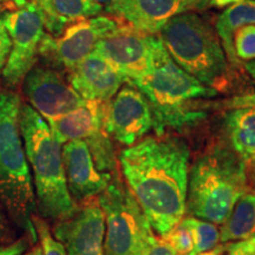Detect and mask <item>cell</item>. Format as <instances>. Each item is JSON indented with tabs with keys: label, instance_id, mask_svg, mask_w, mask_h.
<instances>
[{
	"label": "cell",
	"instance_id": "obj_7",
	"mask_svg": "<svg viewBox=\"0 0 255 255\" xmlns=\"http://www.w3.org/2000/svg\"><path fill=\"white\" fill-rule=\"evenodd\" d=\"M97 200L105 220L104 255H141L154 231L119 171Z\"/></svg>",
	"mask_w": 255,
	"mask_h": 255
},
{
	"label": "cell",
	"instance_id": "obj_24",
	"mask_svg": "<svg viewBox=\"0 0 255 255\" xmlns=\"http://www.w3.org/2000/svg\"><path fill=\"white\" fill-rule=\"evenodd\" d=\"M234 51L240 62L255 59V25H246L234 33Z\"/></svg>",
	"mask_w": 255,
	"mask_h": 255
},
{
	"label": "cell",
	"instance_id": "obj_34",
	"mask_svg": "<svg viewBox=\"0 0 255 255\" xmlns=\"http://www.w3.org/2000/svg\"><path fill=\"white\" fill-rule=\"evenodd\" d=\"M226 252V245H218L215 248L210 250L208 252H205V253H201L199 255H223Z\"/></svg>",
	"mask_w": 255,
	"mask_h": 255
},
{
	"label": "cell",
	"instance_id": "obj_20",
	"mask_svg": "<svg viewBox=\"0 0 255 255\" xmlns=\"http://www.w3.org/2000/svg\"><path fill=\"white\" fill-rule=\"evenodd\" d=\"M255 235V193L244 194L222 223L220 242L241 241Z\"/></svg>",
	"mask_w": 255,
	"mask_h": 255
},
{
	"label": "cell",
	"instance_id": "obj_27",
	"mask_svg": "<svg viewBox=\"0 0 255 255\" xmlns=\"http://www.w3.org/2000/svg\"><path fill=\"white\" fill-rule=\"evenodd\" d=\"M32 1L34 2V5L37 6L41 15H43L45 30H47L51 36H58L60 32L64 30L65 25L56 15L52 8V4H51V0H32Z\"/></svg>",
	"mask_w": 255,
	"mask_h": 255
},
{
	"label": "cell",
	"instance_id": "obj_16",
	"mask_svg": "<svg viewBox=\"0 0 255 255\" xmlns=\"http://www.w3.org/2000/svg\"><path fill=\"white\" fill-rule=\"evenodd\" d=\"M68 81L85 101L110 102L129 81L109 60L95 51L68 72Z\"/></svg>",
	"mask_w": 255,
	"mask_h": 255
},
{
	"label": "cell",
	"instance_id": "obj_3",
	"mask_svg": "<svg viewBox=\"0 0 255 255\" xmlns=\"http://www.w3.org/2000/svg\"><path fill=\"white\" fill-rule=\"evenodd\" d=\"M129 82L148 102L156 135L202 122L207 116L206 101L220 94L181 69L170 56L145 76Z\"/></svg>",
	"mask_w": 255,
	"mask_h": 255
},
{
	"label": "cell",
	"instance_id": "obj_14",
	"mask_svg": "<svg viewBox=\"0 0 255 255\" xmlns=\"http://www.w3.org/2000/svg\"><path fill=\"white\" fill-rule=\"evenodd\" d=\"M206 7L207 0H116L104 11L137 31L158 34L175 15Z\"/></svg>",
	"mask_w": 255,
	"mask_h": 255
},
{
	"label": "cell",
	"instance_id": "obj_18",
	"mask_svg": "<svg viewBox=\"0 0 255 255\" xmlns=\"http://www.w3.org/2000/svg\"><path fill=\"white\" fill-rule=\"evenodd\" d=\"M231 149L246 165L255 169V107L229 109L223 117Z\"/></svg>",
	"mask_w": 255,
	"mask_h": 255
},
{
	"label": "cell",
	"instance_id": "obj_33",
	"mask_svg": "<svg viewBox=\"0 0 255 255\" xmlns=\"http://www.w3.org/2000/svg\"><path fill=\"white\" fill-rule=\"evenodd\" d=\"M242 1V0H207L208 6H214V7H226V6L233 5L235 2Z\"/></svg>",
	"mask_w": 255,
	"mask_h": 255
},
{
	"label": "cell",
	"instance_id": "obj_10",
	"mask_svg": "<svg viewBox=\"0 0 255 255\" xmlns=\"http://www.w3.org/2000/svg\"><path fill=\"white\" fill-rule=\"evenodd\" d=\"M95 52L131 81L152 71L169 56L159 34H146L128 26L98 40Z\"/></svg>",
	"mask_w": 255,
	"mask_h": 255
},
{
	"label": "cell",
	"instance_id": "obj_12",
	"mask_svg": "<svg viewBox=\"0 0 255 255\" xmlns=\"http://www.w3.org/2000/svg\"><path fill=\"white\" fill-rule=\"evenodd\" d=\"M152 129L154 119L148 102L128 81L109 102L105 130L116 142L131 146Z\"/></svg>",
	"mask_w": 255,
	"mask_h": 255
},
{
	"label": "cell",
	"instance_id": "obj_29",
	"mask_svg": "<svg viewBox=\"0 0 255 255\" xmlns=\"http://www.w3.org/2000/svg\"><path fill=\"white\" fill-rule=\"evenodd\" d=\"M226 251L234 255H255V235L246 240L229 242L226 245Z\"/></svg>",
	"mask_w": 255,
	"mask_h": 255
},
{
	"label": "cell",
	"instance_id": "obj_13",
	"mask_svg": "<svg viewBox=\"0 0 255 255\" xmlns=\"http://www.w3.org/2000/svg\"><path fill=\"white\" fill-rule=\"evenodd\" d=\"M53 234L66 255H104L105 220L98 200L78 205L71 218L56 223Z\"/></svg>",
	"mask_w": 255,
	"mask_h": 255
},
{
	"label": "cell",
	"instance_id": "obj_32",
	"mask_svg": "<svg viewBox=\"0 0 255 255\" xmlns=\"http://www.w3.org/2000/svg\"><path fill=\"white\" fill-rule=\"evenodd\" d=\"M9 50H11V39H9V36L1 19H0V57L7 58Z\"/></svg>",
	"mask_w": 255,
	"mask_h": 255
},
{
	"label": "cell",
	"instance_id": "obj_40",
	"mask_svg": "<svg viewBox=\"0 0 255 255\" xmlns=\"http://www.w3.org/2000/svg\"><path fill=\"white\" fill-rule=\"evenodd\" d=\"M227 252V251H226ZM227 255H234V254H232V253H229V252H227Z\"/></svg>",
	"mask_w": 255,
	"mask_h": 255
},
{
	"label": "cell",
	"instance_id": "obj_31",
	"mask_svg": "<svg viewBox=\"0 0 255 255\" xmlns=\"http://www.w3.org/2000/svg\"><path fill=\"white\" fill-rule=\"evenodd\" d=\"M227 107L229 109H238V108H254L255 107V94L241 95L228 101Z\"/></svg>",
	"mask_w": 255,
	"mask_h": 255
},
{
	"label": "cell",
	"instance_id": "obj_4",
	"mask_svg": "<svg viewBox=\"0 0 255 255\" xmlns=\"http://www.w3.org/2000/svg\"><path fill=\"white\" fill-rule=\"evenodd\" d=\"M248 191L247 169L231 146L214 145L189 168V216L222 225L238 200Z\"/></svg>",
	"mask_w": 255,
	"mask_h": 255
},
{
	"label": "cell",
	"instance_id": "obj_2",
	"mask_svg": "<svg viewBox=\"0 0 255 255\" xmlns=\"http://www.w3.org/2000/svg\"><path fill=\"white\" fill-rule=\"evenodd\" d=\"M19 124L32 173L36 208L43 218L56 223L71 218L78 206L66 184L60 144L46 121L28 104H21Z\"/></svg>",
	"mask_w": 255,
	"mask_h": 255
},
{
	"label": "cell",
	"instance_id": "obj_39",
	"mask_svg": "<svg viewBox=\"0 0 255 255\" xmlns=\"http://www.w3.org/2000/svg\"><path fill=\"white\" fill-rule=\"evenodd\" d=\"M6 57H0V78H1V75H2V70H4V66H5V63H6Z\"/></svg>",
	"mask_w": 255,
	"mask_h": 255
},
{
	"label": "cell",
	"instance_id": "obj_15",
	"mask_svg": "<svg viewBox=\"0 0 255 255\" xmlns=\"http://www.w3.org/2000/svg\"><path fill=\"white\" fill-rule=\"evenodd\" d=\"M62 158L69 193L77 206L100 196L116 174L102 173L96 168L84 141L65 143L62 149Z\"/></svg>",
	"mask_w": 255,
	"mask_h": 255
},
{
	"label": "cell",
	"instance_id": "obj_30",
	"mask_svg": "<svg viewBox=\"0 0 255 255\" xmlns=\"http://www.w3.org/2000/svg\"><path fill=\"white\" fill-rule=\"evenodd\" d=\"M30 241H34L28 235L25 238L19 239V240L12 242L7 246L0 248V255H24L30 247Z\"/></svg>",
	"mask_w": 255,
	"mask_h": 255
},
{
	"label": "cell",
	"instance_id": "obj_23",
	"mask_svg": "<svg viewBox=\"0 0 255 255\" xmlns=\"http://www.w3.org/2000/svg\"><path fill=\"white\" fill-rule=\"evenodd\" d=\"M52 8L60 21L65 25L101 14L103 11L94 0H51Z\"/></svg>",
	"mask_w": 255,
	"mask_h": 255
},
{
	"label": "cell",
	"instance_id": "obj_38",
	"mask_svg": "<svg viewBox=\"0 0 255 255\" xmlns=\"http://www.w3.org/2000/svg\"><path fill=\"white\" fill-rule=\"evenodd\" d=\"M24 255H41V248L40 246H34L33 248H31L30 251L26 252Z\"/></svg>",
	"mask_w": 255,
	"mask_h": 255
},
{
	"label": "cell",
	"instance_id": "obj_8",
	"mask_svg": "<svg viewBox=\"0 0 255 255\" xmlns=\"http://www.w3.org/2000/svg\"><path fill=\"white\" fill-rule=\"evenodd\" d=\"M127 26V23L115 15L98 14L81 19L66 25L58 36L44 34L39 55L49 63L55 64L52 68H60L69 72L90 55L98 40L117 33Z\"/></svg>",
	"mask_w": 255,
	"mask_h": 255
},
{
	"label": "cell",
	"instance_id": "obj_5",
	"mask_svg": "<svg viewBox=\"0 0 255 255\" xmlns=\"http://www.w3.org/2000/svg\"><path fill=\"white\" fill-rule=\"evenodd\" d=\"M21 101L13 91L0 92V201L17 225L37 240L33 183L20 132Z\"/></svg>",
	"mask_w": 255,
	"mask_h": 255
},
{
	"label": "cell",
	"instance_id": "obj_36",
	"mask_svg": "<svg viewBox=\"0 0 255 255\" xmlns=\"http://www.w3.org/2000/svg\"><path fill=\"white\" fill-rule=\"evenodd\" d=\"M95 2H97L98 5L102 6V8L105 9L107 7H109L110 5H113L116 0H94Z\"/></svg>",
	"mask_w": 255,
	"mask_h": 255
},
{
	"label": "cell",
	"instance_id": "obj_6",
	"mask_svg": "<svg viewBox=\"0 0 255 255\" xmlns=\"http://www.w3.org/2000/svg\"><path fill=\"white\" fill-rule=\"evenodd\" d=\"M170 58L202 84L226 90L231 81V64L215 28L195 12L175 15L159 31Z\"/></svg>",
	"mask_w": 255,
	"mask_h": 255
},
{
	"label": "cell",
	"instance_id": "obj_1",
	"mask_svg": "<svg viewBox=\"0 0 255 255\" xmlns=\"http://www.w3.org/2000/svg\"><path fill=\"white\" fill-rule=\"evenodd\" d=\"M189 159L188 143L167 133L145 137L120 152L124 182L158 237L186 214Z\"/></svg>",
	"mask_w": 255,
	"mask_h": 255
},
{
	"label": "cell",
	"instance_id": "obj_11",
	"mask_svg": "<svg viewBox=\"0 0 255 255\" xmlns=\"http://www.w3.org/2000/svg\"><path fill=\"white\" fill-rule=\"evenodd\" d=\"M23 94L46 122L77 109L85 100L75 91L58 69L34 65L23 79Z\"/></svg>",
	"mask_w": 255,
	"mask_h": 255
},
{
	"label": "cell",
	"instance_id": "obj_26",
	"mask_svg": "<svg viewBox=\"0 0 255 255\" xmlns=\"http://www.w3.org/2000/svg\"><path fill=\"white\" fill-rule=\"evenodd\" d=\"M174 248L177 255H189L193 251V237L189 228L182 221L177 223L167 234L161 237Z\"/></svg>",
	"mask_w": 255,
	"mask_h": 255
},
{
	"label": "cell",
	"instance_id": "obj_22",
	"mask_svg": "<svg viewBox=\"0 0 255 255\" xmlns=\"http://www.w3.org/2000/svg\"><path fill=\"white\" fill-rule=\"evenodd\" d=\"M189 228L193 237V251L189 255H199L215 248L220 242V232L216 225L200 220L193 216H187L181 220Z\"/></svg>",
	"mask_w": 255,
	"mask_h": 255
},
{
	"label": "cell",
	"instance_id": "obj_37",
	"mask_svg": "<svg viewBox=\"0 0 255 255\" xmlns=\"http://www.w3.org/2000/svg\"><path fill=\"white\" fill-rule=\"evenodd\" d=\"M1 1H11V2H13V4L15 6H18L19 8L24 7V6H26V4H27L26 0H0V2H1Z\"/></svg>",
	"mask_w": 255,
	"mask_h": 255
},
{
	"label": "cell",
	"instance_id": "obj_21",
	"mask_svg": "<svg viewBox=\"0 0 255 255\" xmlns=\"http://www.w3.org/2000/svg\"><path fill=\"white\" fill-rule=\"evenodd\" d=\"M89 150L91 152L96 168L102 173H117L116 152L111 141V137L107 130H102L90 138L85 139Z\"/></svg>",
	"mask_w": 255,
	"mask_h": 255
},
{
	"label": "cell",
	"instance_id": "obj_17",
	"mask_svg": "<svg viewBox=\"0 0 255 255\" xmlns=\"http://www.w3.org/2000/svg\"><path fill=\"white\" fill-rule=\"evenodd\" d=\"M109 102L85 101L77 109L47 122L60 145L71 141H85L105 129Z\"/></svg>",
	"mask_w": 255,
	"mask_h": 255
},
{
	"label": "cell",
	"instance_id": "obj_19",
	"mask_svg": "<svg viewBox=\"0 0 255 255\" xmlns=\"http://www.w3.org/2000/svg\"><path fill=\"white\" fill-rule=\"evenodd\" d=\"M246 25H255V0H242L229 5L216 19L215 32L221 41L229 64L234 68L242 65L235 55L233 44L234 33Z\"/></svg>",
	"mask_w": 255,
	"mask_h": 255
},
{
	"label": "cell",
	"instance_id": "obj_9",
	"mask_svg": "<svg viewBox=\"0 0 255 255\" xmlns=\"http://www.w3.org/2000/svg\"><path fill=\"white\" fill-rule=\"evenodd\" d=\"M11 39V50L1 77L6 87L17 88L36 65L41 40L45 34L43 15L33 1L17 11L0 15Z\"/></svg>",
	"mask_w": 255,
	"mask_h": 255
},
{
	"label": "cell",
	"instance_id": "obj_28",
	"mask_svg": "<svg viewBox=\"0 0 255 255\" xmlns=\"http://www.w3.org/2000/svg\"><path fill=\"white\" fill-rule=\"evenodd\" d=\"M141 255H177L174 248L163 240L161 237H156L154 233H151L150 237L145 242V246L143 248Z\"/></svg>",
	"mask_w": 255,
	"mask_h": 255
},
{
	"label": "cell",
	"instance_id": "obj_35",
	"mask_svg": "<svg viewBox=\"0 0 255 255\" xmlns=\"http://www.w3.org/2000/svg\"><path fill=\"white\" fill-rule=\"evenodd\" d=\"M244 65L245 69L247 70V72L255 79V59L251 60V62H245Z\"/></svg>",
	"mask_w": 255,
	"mask_h": 255
},
{
	"label": "cell",
	"instance_id": "obj_25",
	"mask_svg": "<svg viewBox=\"0 0 255 255\" xmlns=\"http://www.w3.org/2000/svg\"><path fill=\"white\" fill-rule=\"evenodd\" d=\"M32 221H33L34 229H36L37 238L40 241L39 246L41 248V255H66L64 245L59 240H57L55 235L51 234L49 225L45 220L33 216Z\"/></svg>",
	"mask_w": 255,
	"mask_h": 255
}]
</instances>
